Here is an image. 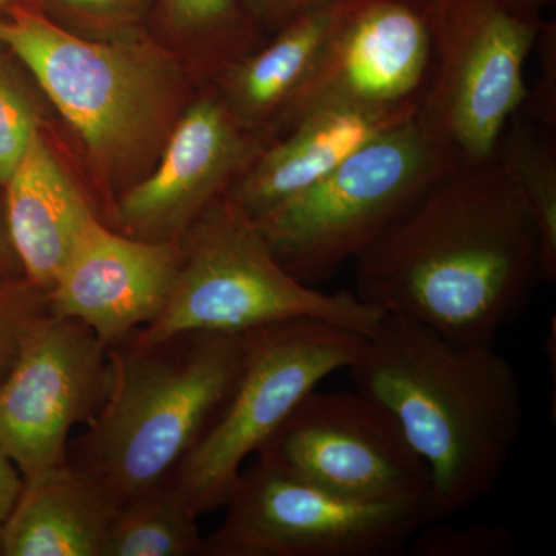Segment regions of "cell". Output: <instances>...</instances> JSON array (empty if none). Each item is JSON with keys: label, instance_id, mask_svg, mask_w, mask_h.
<instances>
[{"label": "cell", "instance_id": "cb8c5ba5", "mask_svg": "<svg viewBox=\"0 0 556 556\" xmlns=\"http://www.w3.org/2000/svg\"><path fill=\"white\" fill-rule=\"evenodd\" d=\"M36 129L27 98L0 70V185H7L20 166Z\"/></svg>", "mask_w": 556, "mask_h": 556}, {"label": "cell", "instance_id": "ba28073f", "mask_svg": "<svg viewBox=\"0 0 556 556\" xmlns=\"http://www.w3.org/2000/svg\"><path fill=\"white\" fill-rule=\"evenodd\" d=\"M433 39V67L417 115L463 166L492 160L526 98L525 68L544 17L504 0H419Z\"/></svg>", "mask_w": 556, "mask_h": 556}, {"label": "cell", "instance_id": "1f68e13d", "mask_svg": "<svg viewBox=\"0 0 556 556\" xmlns=\"http://www.w3.org/2000/svg\"><path fill=\"white\" fill-rule=\"evenodd\" d=\"M7 0H0V5H3V3H5Z\"/></svg>", "mask_w": 556, "mask_h": 556}, {"label": "cell", "instance_id": "7c38bea8", "mask_svg": "<svg viewBox=\"0 0 556 556\" xmlns=\"http://www.w3.org/2000/svg\"><path fill=\"white\" fill-rule=\"evenodd\" d=\"M270 141L244 126L214 86L179 116L160 166L121 197L116 218L127 236L179 240L212 201L232 189Z\"/></svg>", "mask_w": 556, "mask_h": 556}, {"label": "cell", "instance_id": "484cf974", "mask_svg": "<svg viewBox=\"0 0 556 556\" xmlns=\"http://www.w3.org/2000/svg\"><path fill=\"white\" fill-rule=\"evenodd\" d=\"M51 9L83 24L109 25L129 20L137 0H49Z\"/></svg>", "mask_w": 556, "mask_h": 556}, {"label": "cell", "instance_id": "44dd1931", "mask_svg": "<svg viewBox=\"0 0 556 556\" xmlns=\"http://www.w3.org/2000/svg\"><path fill=\"white\" fill-rule=\"evenodd\" d=\"M172 30L206 51L215 78L233 62L257 50L260 25L244 0H161Z\"/></svg>", "mask_w": 556, "mask_h": 556}, {"label": "cell", "instance_id": "ffe728a7", "mask_svg": "<svg viewBox=\"0 0 556 556\" xmlns=\"http://www.w3.org/2000/svg\"><path fill=\"white\" fill-rule=\"evenodd\" d=\"M197 517L170 484L119 508L102 556H203Z\"/></svg>", "mask_w": 556, "mask_h": 556}, {"label": "cell", "instance_id": "3957f363", "mask_svg": "<svg viewBox=\"0 0 556 556\" xmlns=\"http://www.w3.org/2000/svg\"><path fill=\"white\" fill-rule=\"evenodd\" d=\"M109 388L67 463L115 508L166 484L225 407L244 334L195 331L108 348Z\"/></svg>", "mask_w": 556, "mask_h": 556}, {"label": "cell", "instance_id": "f546056e", "mask_svg": "<svg viewBox=\"0 0 556 556\" xmlns=\"http://www.w3.org/2000/svg\"><path fill=\"white\" fill-rule=\"evenodd\" d=\"M10 247L9 236H3L2 229H0V269L5 266L7 260L10 257Z\"/></svg>", "mask_w": 556, "mask_h": 556}, {"label": "cell", "instance_id": "f1b7e54d", "mask_svg": "<svg viewBox=\"0 0 556 556\" xmlns=\"http://www.w3.org/2000/svg\"><path fill=\"white\" fill-rule=\"evenodd\" d=\"M511 10L527 17H543V10L554 5L555 0H504Z\"/></svg>", "mask_w": 556, "mask_h": 556}, {"label": "cell", "instance_id": "4fadbf2b", "mask_svg": "<svg viewBox=\"0 0 556 556\" xmlns=\"http://www.w3.org/2000/svg\"><path fill=\"white\" fill-rule=\"evenodd\" d=\"M433 39L419 0H350L285 130L321 105L419 109Z\"/></svg>", "mask_w": 556, "mask_h": 556}, {"label": "cell", "instance_id": "7402d4cb", "mask_svg": "<svg viewBox=\"0 0 556 556\" xmlns=\"http://www.w3.org/2000/svg\"><path fill=\"white\" fill-rule=\"evenodd\" d=\"M413 541L416 556H508L514 555L515 541L504 527L473 526L466 529L448 526L422 527Z\"/></svg>", "mask_w": 556, "mask_h": 556}, {"label": "cell", "instance_id": "d4e9b609", "mask_svg": "<svg viewBox=\"0 0 556 556\" xmlns=\"http://www.w3.org/2000/svg\"><path fill=\"white\" fill-rule=\"evenodd\" d=\"M538 73L532 86L526 87L521 113L526 118L556 129V22H544L538 35Z\"/></svg>", "mask_w": 556, "mask_h": 556}, {"label": "cell", "instance_id": "6da1fadb", "mask_svg": "<svg viewBox=\"0 0 556 556\" xmlns=\"http://www.w3.org/2000/svg\"><path fill=\"white\" fill-rule=\"evenodd\" d=\"M354 295L460 345H495L547 281L543 240L495 160L460 166L354 258Z\"/></svg>", "mask_w": 556, "mask_h": 556}, {"label": "cell", "instance_id": "8fae6325", "mask_svg": "<svg viewBox=\"0 0 556 556\" xmlns=\"http://www.w3.org/2000/svg\"><path fill=\"white\" fill-rule=\"evenodd\" d=\"M108 346L72 317L40 316L0 379V445L24 481L67 463L68 437L109 388Z\"/></svg>", "mask_w": 556, "mask_h": 556}, {"label": "cell", "instance_id": "603a6c76", "mask_svg": "<svg viewBox=\"0 0 556 556\" xmlns=\"http://www.w3.org/2000/svg\"><path fill=\"white\" fill-rule=\"evenodd\" d=\"M49 313V299L28 280L0 285V379L17 356L31 325Z\"/></svg>", "mask_w": 556, "mask_h": 556}, {"label": "cell", "instance_id": "9a60e30c", "mask_svg": "<svg viewBox=\"0 0 556 556\" xmlns=\"http://www.w3.org/2000/svg\"><path fill=\"white\" fill-rule=\"evenodd\" d=\"M419 109L321 105L273 139L230 197L252 219L317 185L362 146L413 118Z\"/></svg>", "mask_w": 556, "mask_h": 556}, {"label": "cell", "instance_id": "9c48e42d", "mask_svg": "<svg viewBox=\"0 0 556 556\" xmlns=\"http://www.w3.org/2000/svg\"><path fill=\"white\" fill-rule=\"evenodd\" d=\"M203 556H390L427 525L430 503L354 500L257 457L241 471Z\"/></svg>", "mask_w": 556, "mask_h": 556}, {"label": "cell", "instance_id": "5bb4252c", "mask_svg": "<svg viewBox=\"0 0 556 556\" xmlns=\"http://www.w3.org/2000/svg\"><path fill=\"white\" fill-rule=\"evenodd\" d=\"M181 257L179 240H146L91 226L47 299L54 316L89 327L115 346L160 316Z\"/></svg>", "mask_w": 556, "mask_h": 556}, {"label": "cell", "instance_id": "277c9868", "mask_svg": "<svg viewBox=\"0 0 556 556\" xmlns=\"http://www.w3.org/2000/svg\"><path fill=\"white\" fill-rule=\"evenodd\" d=\"M179 249L169 299L152 324L131 336L137 342L195 331L244 334L294 318L369 336L386 314L350 292L328 294L292 277L229 192L190 223Z\"/></svg>", "mask_w": 556, "mask_h": 556}, {"label": "cell", "instance_id": "8992f818", "mask_svg": "<svg viewBox=\"0 0 556 556\" xmlns=\"http://www.w3.org/2000/svg\"><path fill=\"white\" fill-rule=\"evenodd\" d=\"M0 43L30 70L93 159L115 167L152 148L177 93V64L131 39L90 40L31 10L0 21Z\"/></svg>", "mask_w": 556, "mask_h": 556}, {"label": "cell", "instance_id": "4dcf8cb0", "mask_svg": "<svg viewBox=\"0 0 556 556\" xmlns=\"http://www.w3.org/2000/svg\"><path fill=\"white\" fill-rule=\"evenodd\" d=\"M0 555H2V525H0Z\"/></svg>", "mask_w": 556, "mask_h": 556}, {"label": "cell", "instance_id": "e0dca14e", "mask_svg": "<svg viewBox=\"0 0 556 556\" xmlns=\"http://www.w3.org/2000/svg\"><path fill=\"white\" fill-rule=\"evenodd\" d=\"M5 186L11 247L28 283L49 294L98 217L39 129Z\"/></svg>", "mask_w": 556, "mask_h": 556}, {"label": "cell", "instance_id": "ac0fdd59", "mask_svg": "<svg viewBox=\"0 0 556 556\" xmlns=\"http://www.w3.org/2000/svg\"><path fill=\"white\" fill-rule=\"evenodd\" d=\"M116 510L68 463L24 481L2 525L5 556H102Z\"/></svg>", "mask_w": 556, "mask_h": 556}, {"label": "cell", "instance_id": "7a4b0ae2", "mask_svg": "<svg viewBox=\"0 0 556 556\" xmlns=\"http://www.w3.org/2000/svg\"><path fill=\"white\" fill-rule=\"evenodd\" d=\"M430 477L434 522L489 495L522 430L521 386L495 346L460 345L413 318L383 314L346 368Z\"/></svg>", "mask_w": 556, "mask_h": 556}, {"label": "cell", "instance_id": "30bf717a", "mask_svg": "<svg viewBox=\"0 0 556 556\" xmlns=\"http://www.w3.org/2000/svg\"><path fill=\"white\" fill-rule=\"evenodd\" d=\"M257 457L338 495L431 506L426 464L386 409L356 390L311 391Z\"/></svg>", "mask_w": 556, "mask_h": 556}, {"label": "cell", "instance_id": "5b68a950", "mask_svg": "<svg viewBox=\"0 0 556 556\" xmlns=\"http://www.w3.org/2000/svg\"><path fill=\"white\" fill-rule=\"evenodd\" d=\"M460 166L453 150L416 113L254 222L278 263L302 283L316 287Z\"/></svg>", "mask_w": 556, "mask_h": 556}, {"label": "cell", "instance_id": "d6986e66", "mask_svg": "<svg viewBox=\"0 0 556 556\" xmlns=\"http://www.w3.org/2000/svg\"><path fill=\"white\" fill-rule=\"evenodd\" d=\"M555 130L517 112L497 138L492 156L517 186L540 230L547 283L556 278Z\"/></svg>", "mask_w": 556, "mask_h": 556}, {"label": "cell", "instance_id": "52a82bcc", "mask_svg": "<svg viewBox=\"0 0 556 556\" xmlns=\"http://www.w3.org/2000/svg\"><path fill=\"white\" fill-rule=\"evenodd\" d=\"M365 340L361 332L317 318L244 332L236 387L169 482L197 517L226 506L244 460L257 455L311 391L350 367Z\"/></svg>", "mask_w": 556, "mask_h": 556}, {"label": "cell", "instance_id": "83f0119b", "mask_svg": "<svg viewBox=\"0 0 556 556\" xmlns=\"http://www.w3.org/2000/svg\"><path fill=\"white\" fill-rule=\"evenodd\" d=\"M22 486H24V478L21 471L0 445V525L9 519L16 506Z\"/></svg>", "mask_w": 556, "mask_h": 556}, {"label": "cell", "instance_id": "4316f807", "mask_svg": "<svg viewBox=\"0 0 556 556\" xmlns=\"http://www.w3.org/2000/svg\"><path fill=\"white\" fill-rule=\"evenodd\" d=\"M324 0H244V5L260 28L278 30L302 11Z\"/></svg>", "mask_w": 556, "mask_h": 556}, {"label": "cell", "instance_id": "2e32d148", "mask_svg": "<svg viewBox=\"0 0 556 556\" xmlns=\"http://www.w3.org/2000/svg\"><path fill=\"white\" fill-rule=\"evenodd\" d=\"M350 0H324L276 30V38L233 62L215 89L251 129L276 139L324 61Z\"/></svg>", "mask_w": 556, "mask_h": 556}]
</instances>
